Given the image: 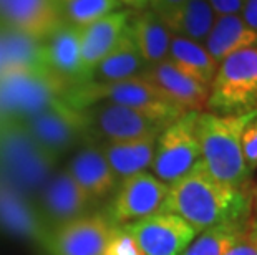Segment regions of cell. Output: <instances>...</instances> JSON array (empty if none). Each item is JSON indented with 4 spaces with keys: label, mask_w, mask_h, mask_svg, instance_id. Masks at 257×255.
Here are the masks:
<instances>
[{
    "label": "cell",
    "mask_w": 257,
    "mask_h": 255,
    "mask_svg": "<svg viewBox=\"0 0 257 255\" xmlns=\"http://www.w3.org/2000/svg\"><path fill=\"white\" fill-rule=\"evenodd\" d=\"M160 212L181 217L199 234L227 222L247 220L250 197L242 189L212 177L199 159L189 172L168 184Z\"/></svg>",
    "instance_id": "obj_1"
},
{
    "label": "cell",
    "mask_w": 257,
    "mask_h": 255,
    "mask_svg": "<svg viewBox=\"0 0 257 255\" xmlns=\"http://www.w3.org/2000/svg\"><path fill=\"white\" fill-rule=\"evenodd\" d=\"M257 111L237 116H219L201 111L196 119V133L201 148V162L207 172L229 186L242 189L252 172L244 161L240 136Z\"/></svg>",
    "instance_id": "obj_2"
},
{
    "label": "cell",
    "mask_w": 257,
    "mask_h": 255,
    "mask_svg": "<svg viewBox=\"0 0 257 255\" xmlns=\"http://www.w3.org/2000/svg\"><path fill=\"white\" fill-rule=\"evenodd\" d=\"M57 162L20 123L0 119V181L25 197H35L55 172Z\"/></svg>",
    "instance_id": "obj_3"
},
{
    "label": "cell",
    "mask_w": 257,
    "mask_h": 255,
    "mask_svg": "<svg viewBox=\"0 0 257 255\" xmlns=\"http://www.w3.org/2000/svg\"><path fill=\"white\" fill-rule=\"evenodd\" d=\"M70 86L45 67L14 68L0 75V119L22 121L63 98Z\"/></svg>",
    "instance_id": "obj_4"
},
{
    "label": "cell",
    "mask_w": 257,
    "mask_h": 255,
    "mask_svg": "<svg viewBox=\"0 0 257 255\" xmlns=\"http://www.w3.org/2000/svg\"><path fill=\"white\" fill-rule=\"evenodd\" d=\"M63 100L76 110H83L95 103H113L153 115L178 119L183 111L143 75L113 83H80L68 88Z\"/></svg>",
    "instance_id": "obj_5"
},
{
    "label": "cell",
    "mask_w": 257,
    "mask_h": 255,
    "mask_svg": "<svg viewBox=\"0 0 257 255\" xmlns=\"http://www.w3.org/2000/svg\"><path fill=\"white\" fill-rule=\"evenodd\" d=\"M206 110L219 116L257 111V48L232 53L219 63Z\"/></svg>",
    "instance_id": "obj_6"
},
{
    "label": "cell",
    "mask_w": 257,
    "mask_h": 255,
    "mask_svg": "<svg viewBox=\"0 0 257 255\" xmlns=\"http://www.w3.org/2000/svg\"><path fill=\"white\" fill-rule=\"evenodd\" d=\"M86 124V133L91 141H128L150 136H160L163 129L174 119L161 115H153L135 108L95 103L81 110Z\"/></svg>",
    "instance_id": "obj_7"
},
{
    "label": "cell",
    "mask_w": 257,
    "mask_h": 255,
    "mask_svg": "<svg viewBox=\"0 0 257 255\" xmlns=\"http://www.w3.org/2000/svg\"><path fill=\"white\" fill-rule=\"evenodd\" d=\"M17 123L24 126L29 136L48 156L57 161L68 151L88 141L83 113L70 106L63 98Z\"/></svg>",
    "instance_id": "obj_8"
},
{
    "label": "cell",
    "mask_w": 257,
    "mask_h": 255,
    "mask_svg": "<svg viewBox=\"0 0 257 255\" xmlns=\"http://www.w3.org/2000/svg\"><path fill=\"white\" fill-rule=\"evenodd\" d=\"M196 119L198 111L184 113L158 136L151 169L160 181L166 184L178 181L201 159Z\"/></svg>",
    "instance_id": "obj_9"
},
{
    "label": "cell",
    "mask_w": 257,
    "mask_h": 255,
    "mask_svg": "<svg viewBox=\"0 0 257 255\" xmlns=\"http://www.w3.org/2000/svg\"><path fill=\"white\" fill-rule=\"evenodd\" d=\"M168 194V184L143 171L123 179L114 192L106 217L113 225H124L160 212Z\"/></svg>",
    "instance_id": "obj_10"
},
{
    "label": "cell",
    "mask_w": 257,
    "mask_h": 255,
    "mask_svg": "<svg viewBox=\"0 0 257 255\" xmlns=\"http://www.w3.org/2000/svg\"><path fill=\"white\" fill-rule=\"evenodd\" d=\"M113 227L105 214L88 212L52 229L42 248L47 255H103Z\"/></svg>",
    "instance_id": "obj_11"
},
{
    "label": "cell",
    "mask_w": 257,
    "mask_h": 255,
    "mask_svg": "<svg viewBox=\"0 0 257 255\" xmlns=\"http://www.w3.org/2000/svg\"><path fill=\"white\" fill-rule=\"evenodd\" d=\"M145 255H181L198 235L181 217L156 212L121 225Z\"/></svg>",
    "instance_id": "obj_12"
},
{
    "label": "cell",
    "mask_w": 257,
    "mask_h": 255,
    "mask_svg": "<svg viewBox=\"0 0 257 255\" xmlns=\"http://www.w3.org/2000/svg\"><path fill=\"white\" fill-rule=\"evenodd\" d=\"M37 212L50 232L55 227L90 212L93 202L67 169L55 171L35 196Z\"/></svg>",
    "instance_id": "obj_13"
},
{
    "label": "cell",
    "mask_w": 257,
    "mask_h": 255,
    "mask_svg": "<svg viewBox=\"0 0 257 255\" xmlns=\"http://www.w3.org/2000/svg\"><path fill=\"white\" fill-rule=\"evenodd\" d=\"M67 171L83 189L93 205L111 196L116 189L118 179L114 177L101 146L96 141L88 139L80 144L72 159L68 161Z\"/></svg>",
    "instance_id": "obj_14"
},
{
    "label": "cell",
    "mask_w": 257,
    "mask_h": 255,
    "mask_svg": "<svg viewBox=\"0 0 257 255\" xmlns=\"http://www.w3.org/2000/svg\"><path fill=\"white\" fill-rule=\"evenodd\" d=\"M62 24L55 0H0V25L43 42Z\"/></svg>",
    "instance_id": "obj_15"
},
{
    "label": "cell",
    "mask_w": 257,
    "mask_h": 255,
    "mask_svg": "<svg viewBox=\"0 0 257 255\" xmlns=\"http://www.w3.org/2000/svg\"><path fill=\"white\" fill-rule=\"evenodd\" d=\"M80 37L81 29L62 20V24L42 42L43 67L62 78L70 88L81 83Z\"/></svg>",
    "instance_id": "obj_16"
},
{
    "label": "cell",
    "mask_w": 257,
    "mask_h": 255,
    "mask_svg": "<svg viewBox=\"0 0 257 255\" xmlns=\"http://www.w3.org/2000/svg\"><path fill=\"white\" fill-rule=\"evenodd\" d=\"M0 230L42 247L48 229L29 197L0 181Z\"/></svg>",
    "instance_id": "obj_17"
},
{
    "label": "cell",
    "mask_w": 257,
    "mask_h": 255,
    "mask_svg": "<svg viewBox=\"0 0 257 255\" xmlns=\"http://www.w3.org/2000/svg\"><path fill=\"white\" fill-rule=\"evenodd\" d=\"M143 77H146L153 85H156L183 111L201 113L202 110H206V103L209 98V86L199 83L198 80L181 72L168 58L148 67Z\"/></svg>",
    "instance_id": "obj_18"
},
{
    "label": "cell",
    "mask_w": 257,
    "mask_h": 255,
    "mask_svg": "<svg viewBox=\"0 0 257 255\" xmlns=\"http://www.w3.org/2000/svg\"><path fill=\"white\" fill-rule=\"evenodd\" d=\"M130 17V10L121 9L81 29V83H85L91 70L96 67V63L116 45L119 37L128 29Z\"/></svg>",
    "instance_id": "obj_19"
},
{
    "label": "cell",
    "mask_w": 257,
    "mask_h": 255,
    "mask_svg": "<svg viewBox=\"0 0 257 255\" xmlns=\"http://www.w3.org/2000/svg\"><path fill=\"white\" fill-rule=\"evenodd\" d=\"M148 65L141 58L138 48L126 29L119 37L110 52L103 57L96 67L91 70L85 83H113V81H123L128 78L140 77L145 73Z\"/></svg>",
    "instance_id": "obj_20"
},
{
    "label": "cell",
    "mask_w": 257,
    "mask_h": 255,
    "mask_svg": "<svg viewBox=\"0 0 257 255\" xmlns=\"http://www.w3.org/2000/svg\"><path fill=\"white\" fill-rule=\"evenodd\" d=\"M128 30L148 67L168 58L171 32L166 29L165 22L158 14L150 9L136 10L130 17Z\"/></svg>",
    "instance_id": "obj_21"
},
{
    "label": "cell",
    "mask_w": 257,
    "mask_h": 255,
    "mask_svg": "<svg viewBox=\"0 0 257 255\" xmlns=\"http://www.w3.org/2000/svg\"><path fill=\"white\" fill-rule=\"evenodd\" d=\"M204 47L209 55L221 63L232 53L257 48V32L245 24L240 14L216 15Z\"/></svg>",
    "instance_id": "obj_22"
},
{
    "label": "cell",
    "mask_w": 257,
    "mask_h": 255,
    "mask_svg": "<svg viewBox=\"0 0 257 255\" xmlns=\"http://www.w3.org/2000/svg\"><path fill=\"white\" fill-rule=\"evenodd\" d=\"M156 139V136H150L128 141H108V143H100V146L114 177L123 181L151 167Z\"/></svg>",
    "instance_id": "obj_23"
},
{
    "label": "cell",
    "mask_w": 257,
    "mask_h": 255,
    "mask_svg": "<svg viewBox=\"0 0 257 255\" xmlns=\"http://www.w3.org/2000/svg\"><path fill=\"white\" fill-rule=\"evenodd\" d=\"M160 17L171 35L184 37L204 45L216 20V12L207 0H186Z\"/></svg>",
    "instance_id": "obj_24"
},
{
    "label": "cell",
    "mask_w": 257,
    "mask_h": 255,
    "mask_svg": "<svg viewBox=\"0 0 257 255\" xmlns=\"http://www.w3.org/2000/svg\"><path fill=\"white\" fill-rule=\"evenodd\" d=\"M168 60L173 65H176L181 72L206 86H211L217 67H219V63L209 55V52L202 43L178 35H171Z\"/></svg>",
    "instance_id": "obj_25"
},
{
    "label": "cell",
    "mask_w": 257,
    "mask_h": 255,
    "mask_svg": "<svg viewBox=\"0 0 257 255\" xmlns=\"http://www.w3.org/2000/svg\"><path fill=\"white\" fill-rule=\"evenodd\" d=\"M249 220L227 222L199 232L181 255H224L245 235Z\"/></svg>",
    "instance_id": "obj_26"
},
{
    "label": "cell",
    "mask_w": 257,
    "mask_h": 255,
    "mask_svg": "<svg viewBox=\"0 0 257 255\" xmlns=\"http://www.w3.org/2000/svg\"><path fill=\"white\" fill-rule=\"evenodd\" d=\"M124 9L119 0H67L60 5L62 20L78 29Z\"/></svg>",
    "instance_id": "obj_27"
},
{
    "label": "cell",
    "mask_w": 257,
    "mask_h": 255,
    "mask_svg": "<svg viewBox=\"0 0 257 255\" xmlns=\"http://www.w3.org/2000/svg\"><path fill=\"white\" fill-rule=\"evenodd\" d=\"M103 255H145V253L140 250L136 242L131 238V235L121 225H114L110 232V237H108Z\"/></svg>",
    "instance_id": "obj_28"
},
{
    "label": "cell",
    "mask_w": 257,
    "mask_h": 255,
    "mask_svg": "<svg viewBox=\"0 0 257 255\" xmlns=\"http://www.w3.org/2000/svg\"><path fill=\"white\" fill-rule=\"evenodd\" d=\"M240 146H242L244 161L249 171H257V115L245 124L240 136Z\"/></svg>",
    "instance_id": "obj_29"
},
{
    "label": "cell",
    "mask_w": 257,
    "mask_h": 255,
    "mask_svg": "<svg viewBox=\"0 0 257 255\" xmlns=\"http://www.w3.org/2000/svg\"><path fill=\"white\" fill-rule=\"evenodd\" d=\"M216 15H232L240 14L244 0H207Z\"/></svg>",
    "instance_id": "obj_30"
},
{
    "label": "cell",
    "mask_w": 257,
    "mask_h": 255,
    "mask_svg": "<svg viewBox=\"0 0 257 255\" xmlns=\"http://www.w3.org/2000/svg\"><path fill=\"white\" fill-rule=\"evenodd\" d=\"M240 17L250 29L257 32V0H244L240 9Z\"/></svg>",
    "instance_id": "obj_31"
},
{
    "label": "cell",
    "mask_w": 257,
    "mask_h": 255,
    "mask_svg": "<svg viewBox=\"0 0 257 255\" xmlns=\"http://www.w3.org/2000/svg\"><path fill=\"white\" fill-rule=\"evenodd\" d=\"M186 0H150V5H148V9L153 10L155 14L158 15H163L169 12V10L176 9L178 5H181Z\"/></svg>",
    "instance_id": "obj_32"
},
{
    "label": "cell",
    "mask_w": 257,
    "mask_h": 255,
    "mask_svg": "<svg viewBox=\"0 0 257 255\" xmlns=\"http://www.w3.org/2000/svg\"><path fill=\"white\" fill-rule=\"evenodd\" d=\"M224 255H257L252 243L249 242L247 238V232H245V235L240 238V240L236 243V245H232L229 250L224 253Z\"/></svg>",
    "instance_id": "obj_33"
},
{
    "label": "cell",
    "mask_w": 257,
    "mask_h": 255,
    "mask_svg": "<svg viewBox=\"0 0 257 255\" xmlns=\"http://www.w3.org/2000/svg\"><path fill=\"white\" fill-rule=\"evenodd\" d=\"M119 2H121L123 7L133 9L135 12L136 10H145L150 5V0H119Z\"/></svg>",
    "instance_id": "obj_34"
},
{
    "label": "cell",
    "mask_w": 257,
    "mask_h": 255,
    "mask_svg": "<svg viewBox=\"0 0 257 255\" xmlns=\"http://www.w3.org/2000/svg\"><path fill=\"white\" fill-rule=\"evenodd\" d=\"M247 238H249V242L252 243L254 250L257 253V219L255 220H249V224H247Z\"/></svg>",
    "instance_id": "obj_35"
},
{
    "label": "cell",
    "mask_w": 257,
    "mask_h": 255,
    "mask_svg": "<svg viewBox=\"0 0 257 255\" xmlns=\"http://www.w3.org/2000/svg\"><path fill=\"white\" fill-rule=\"evenodd\" d=\"M9 63H7V53H5V47H4V40L2 35H0V75L4 72H7Z\"/></svg>",
    "instance_id": "obj_36"
},
{
    "label": "cell",
    "mask_w": 257,
    "mask_h": 255,
    "mask_svg": "<svg viewBox=\"0 0 257 255\" xmlns=\"http://www.w3.org/2000/svg\"><path fill=\"white\" fill-rule=\"evenodd\" d=\"M254 204L257 207V182H255V187H254Z\"/></svg>",
    "instance_id": "obj_37"
},
{
    "label": "cell",
    "mask_w": 257,
    "mask_h": 255,
    "mask_svg": "<svg viewBox=\"0 0 257 255\" xmlns=\"http://www.w3.org/2000/svg\"><path fill=\"white\" fill-rule=\"evenodd\" d=\"M55 2H57L58 5H62V4H65V2H67V0H55Z\"/></svg>",
    "instance_id": "obj_38"
}]
</instances>
